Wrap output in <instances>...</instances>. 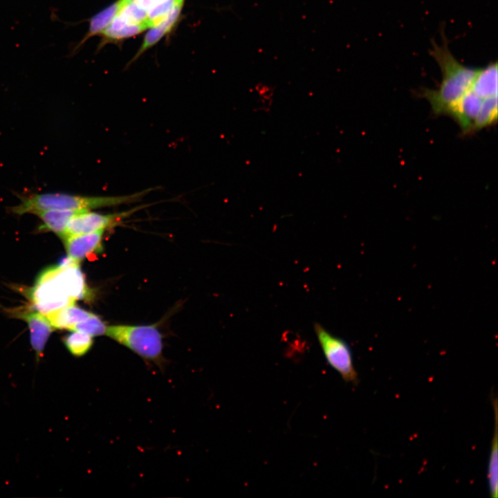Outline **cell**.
Here are the masks:
<instances>
[{
    "label": "cell",
    "instance_id": "obj_1",
    "mask_svg": "<svg viewBox=\"0 0 498 498\" xmlns=\"http://www.w3.org/2000/svg\"><path fill=\"white\" fill-rule=\"evenodd\" d=\"M442 43L432 41L431 56L438 64L442 74L436 89L425 88L418 95L426 99L435 116H445L470 89L478 68L468 67L457 60L451 53L445 33L441 31Z\"/></svg>",
    "mask_w": 498,
    "mask_h": 498
},
{
    "label": "cell",
    "instance_id": "obj_2",
    "mask_svg": "<svg viewBox=\"0 0 498 498\" xmlns=\"http://www.w3.org/2000/svg\"><path fill=\"white\" fill-rule=\"evenodd\" d=\"M86 293L87 287L79 264L68 259L41 273L31 290L30 299L35 309L46 315L75 304Z\"/></svg>",
    "mask_w": 498,
    "mask_h": 498
},
{
    "label": "cell",
    "instance_id": "obj_3",
    "mask_svg": "<svg viewBox=\"0 0 498 498\" xmlns=\"http://www.w3.org/2000/svg\"><path fill=\"white\" fill-rule=\"evenodd\" d=\"M153 190L149 188L122 196H81L62 192L32 194L21 196L19 205L11 210L19 215L42 210H91L136 203Z\"/></svg>",
    "mask_w": 498,
    "mask_h": 498
},
{
    "label": "cell",
    "instance_id": "obj_4",
    "mask_svg": "<svg viewBox=\"0 0 498 498\" xmlns=\"http://www.w3.org/2000/svg\"><path fill=\"white\" fill-rule=\"evenodd\" d=\"M105 335L143 359L162 364L163 337L155 325L107 326Z\"/></svg>",
    "mask_w": 498,
    "mask_h": 498
},
{
    "label": "cell",
    "instance_id": "obj_5",
    "mask_svg": "<svg viewBox=\"0 0 498 498\" xmlns=\"http://www.w3.org/2000/svg\"><path fill=\"white\" fill-rule=\"evenodd\" d=\"M314 330L328 365L338 372L346 382L358 384V376L348 343L329 333L319 323H315Z\"/></svg>",
    "mask_w": 498,
    "mask_h": 498
},
{
    "label": "cell",
    "instance_id": "obj_6",
    "mask_svg": "<svg viewBox=\"0 0 498 498\" xmlns=\"http://www.w3.org/2000/svg\"><path fill=\"white\" fill-rule=\"evenodd\" d=\"M131 212L132 211L104 214L91 210L81 211L69 221L61 238L104 230L117 224Z\"/></svg>",
    "mask_w": 498,
    "mask_h": 498
},
{
    "label": "cell",
    "instance_id": "obj_7",
    "mask_svg": "<svg viewBox=\"0 0 498 498\" xmlns=\"http://www.w3.org/2000/svg\"><path fill=\"white\" fill-rule=\"evenodd\" d=\"M483 100L470 89L447 112L445 116L452 118L457 123L462 135H470L472 127Z\"/></svg>",
    "mask_w": 498,
    "mask_h": 498
},
{
    "label": "cell",
    "instance_id": "obj_8",
    "mask_svg": "<svg viewBox=\"0 0 498 498\" xmlns=\"http://www.w3.org/2000/svg\"><path fill=\"white\" fill-rule=\"evenodd\" d=\"M104 230L73 235L62 239L68 259L80 264L89 256L102 250Z\"/></svg>",
    "mask_w": 498,
    "mask_h": 498
},
{
    "label": "cell",
    "instance_id": "obj_9",
    "mask_svg": "<svg viewBox=\"0 0 498 498\" xmlns=\"http://www.w3.org/2000/svg\"><path fill=\"white\" fill-rule=\"evenodd\" d=\"M28 324L30 344L37 356L42 354L47 340L55 329L46 315L39 311H28L19 315Z\"/></svg>",
    "mask_w": 498,
    "mask_h": 498
},
{
    "label": "cell",
    "instance_id": "obj_10",
    "mask_svg": "<svg viewBox=\"0 0 498 498\" xmlns=\"http://www.w3.org/2000/svg\"><path fill=\"white\" fill-rule=\"evenodd\" d=\"M185 0H175L165 19L158 25L150 28L145 34L143 42L131 62L138 59L148 48L155 45L163 36L171 31L176 24L183 8Z\"/></svg>",
    "mask_w": 498,
    "mask_h": 498
},
{
    "label": "cell",
    "instance_id": "obj_11",
    "mask_svg": "<svg viewBox=\"0 0 498 498\" xmlns=\"http://www.w3.org/2000/svg\"><path fill=\"white\" fill-rule=\"evenodd\" d=\"M93 315L73 304L54 311L46 316L54 329L71 330L75 324Z\"/></svg>",
    "mask_w": 498,
    "mask_h": 498
},
{
    "label": "cell",
    "instance_id": "obj_12",
    "mask_svg": "<svg viewBox=\"0 0 498 498\" xmlns=\"http://www.w3.org/2000/svg\"><path fill=\"white\" fill-rule=\"evenodd\" d=\"M471 89L483 99L497 95V62L478 68Z\"/></svg>",
    "mask_w": 498,
    "mask_h": 498
},
{
    "label": "cell",
    "instance_id": "obj_13",
    "mask_svg": "<svg viewBox=\"0 0 498 498\" xmlns=\"http://www.w3.org/2000/svg\"><path fill=\"white\" fill-rule=\"evenodd\" d=\"M84 211V210H83ZM81 211L42 210L31 214L37 216L43 223L42 228L62 237L69 221Z\"/></svg>",
    "mask_w": 498,
    "mask_h": 498
},
{
    "label": "cell",
    "instance_id": "obj_14",
    "mask_svg": "<svg viewBox=\"0 0 498 498\" xmlns=\"http://www.w3.org/2000/svg\"><path fill=\"white\" fill-rule=\"evenodd\" d=\"M122 5L121 0H118L94 15L90 19L88 32L73 50L77 52L89 39L102 33L117 15Z\"/></svg>",
    "mask_w": 498,
    "mask_h": 498
},
{
    "label": "cell",
    "instance_id": "obj_15",
    "mask_svg": "<svg viewBox=\"0 0 498 498\" xmlns=\"http://www.w3.org/2000/svg\"><path fill=\"white\" fill-rule=\"evenodd\" d=\"M495 412V430L492 441L491 450L488 467V481L490 493L492 497H497L498 488V441H497V403H493Z\"/></svg>",
    "mask_w": 498,
    "mask_h": 498
},
{
    "label": "cell",
    "instance_id": "obj_16",
    "mask_svg": "<svg viewBox=\"0 0 498 498\" xmlns=\"http://www.w3.org/2000/svg\"><path fill=\"white\" fill-rule=\"evenodd\" d=\"M497 121V95L483 100L480 111L472 127L470 134L489 127Z\"/></svg>",
    "mask_w": 498,
    "mask_h": 498
},
{
    "label": "cell",
    "instance_id": "obj_17",
    "mask_svg": "<svg viewBox=\"0 0 498 498\" xmlns=\"http://www.w3.org/2000/svg\"><path fill=\"white\" fill-rule=\"evenodd\" d=\"M93 337L89 334L73 331L64 338V343L70 353L80 357L89 352L93 344Z\"/></svg>",
    "mask_w": 498,
    "mask_h": 498
},
{
    "label": "cell",
    "instance_id": "obj_18",
    "mask_svg": "<svg viewBox=\"0 0 498 498\" xmlns=\"http://www.w3.org/2000/svg\"><path fill=\"white\" fill-rule=\"evenodd\" d=\"M146 28L147 27L142 24H127L116 30H111L107 28L102 32V35L104 42L105 40L117 41L133 37L142 33Z\"/></svg>",
    "mask_w": 498,
    "mask_h": 498
},
{
    "label": "cell",
    "instance_id": "obj_19",
    "mask_svg": "<svg viewBox=\"0 0 498 498\" xmlns=\"http://www.w3.org/2000/svg\"><path fill=\"white\" fill-rule=\"evenodd\" d=\"M105 323L96 315L75 324L70 331H77L90 335L92 337L105 335Z\"/></svg>",
    "mask_w": 498,
    "mask_h": 498
},
{
    "label": "cell",
    "instance_id": "obj_20",
    "mask_svg": "<svg viewBox=\"0 0 498 498\" xmlns=\"http://www.w3.org/2000/svg\"><path fill=\"white\" fill-rule=\"evenodd\" d=\"M175 0H164L156 4L147 11L146 25L151 28L158 25L167 17L172 8Z\"/></svg>",
    "mask_w": 498,
    "mask_h": 498
},
{
    "label": "cell",
    "instance_id": "obj_21",
    "mask_svg": "<svg viewBox=\"0 0 498 498\" xmlns=\"http://www.w3.org/2000/svg\"><path fill=\"white\" fill-rule=\"evenodd\" d=\"M138 6L148 11L150 8L164 0H133Z\"/></svg>",
    "mask_w": 498,
    "mask_h": 498
},
{
    "label": "cell",
    "instance_id": "obj_22",
    "mask_svg": "<svg viewBox=\"0 0 498 498\" xmlns=\"http://www.w3.org/2000/svg\"><path fill=\"white\" fill-rule=\"evenodd\" d=\"M124 3H127L131 1H133V0H122Z\"/></svg>",
    "mask_w": 498,
    "mask_h": 498
}]
</instances>
